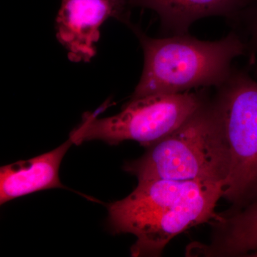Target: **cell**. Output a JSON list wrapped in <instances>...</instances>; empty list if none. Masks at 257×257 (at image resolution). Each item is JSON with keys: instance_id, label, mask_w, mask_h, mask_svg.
Masks as SVG:
<instances>
[{"instance_id": "7", "label": "cell", "mask_w": 257, "mask_h": 257, "mask_svg": "<svg viewBox=\"0 0 257 257\" xmlns=\"http://www.w3.org/2000/svg\"><path fill=\"white\" fill-rule=\"evenodd\" d=\"M208 243H196L188 248L192 254L204 256H257V200L239 210L217 214L211 221Z\"/></svg>"}, {"instance_id": "3", "label": "cell", "mask_w": 257, "mask_h": 257, "mask_svg": "<svg viewBox=\"0 0 257 257\" xmlns=\"http://www.w3.org/2000/svg\"><path fill=\"white\" fill-rule=\"evenodd\" d=\"M229 156L214 99L202 105L170 135L147 147L123 170L138 181L167 179L224 184Z\"/></svg>"}, {"instance_id": "1", "label": "cell", "mask_w": 257, "mask_h": 257, "mask_svg": "<svg viewBox=\"0 0 257 257\" xmlns=\"http://www.w3.org/2000/svg\"><path fill=\"white\" fill-rule=\"evenodd\" d=\"M224 184L209 182L146 179L133 192L108 206L114 234H133V256H158L183 231L215 219Z\"/></svg>"}, {"instance_id": "2", "label": "cell", "mask_w": 257, "mask_h": 257, "mask_svg": "<svg viewBox=\"0 0 257 257\" xmlns=\"http://www.w3.org/2000/svg\"><path fill=\"white\" fill-rule=\"evenodd\" d=\"M130 28L145 56L143 74L131 99L220 87L232 72L233 60L248 50L234 32L217 41H204L188 33L152 38L134 24Z\"/></svg>"}, {"instance_id": "4", "label": "cell", "mask_w": 257, "mask_h": 257, "mask_svg": "<svg viewBox=\"0 0 257 257\" xmlns=\"http://www.w3.org/2000/svg\"><path fill=\"white\" fill-rule=\"evenodd\" d=\"M214 99L229 156L223 197L239 210L257 200V82L233 70Z\"/></svg>"}, {"instance_id": "6", "label": "cell", "mask_w": 257, "mask_h": 257, "mask_svg": "<svg viewBox=\"0 0 257 257\" xmlns=\"http://www.w3.org/2000/svg\"><path fill=\"white\" fill-rule=\"evenodd\" d=\"M128 0H62L56 19L57 38L69 60L89 62L96 55L100 28L114 18L130 28Z\"/></svg>"}, {"instance_id": "8", "label": "cell", "mask_w": 257, "mask_h": 257, "mask_svg": "<svg viewBox=\"0 0 257 257\" xmlns=\"http://www.w3.org/2000/svg\"><path fill=\"white\" fill-rule=\"evenodd\" d=\"M131 8L153 10L162 30L172 35L188 33L189 28L209 17H224L238 22L257 0H128Z\"/></svg>"}, {"instance_id": "9", "label": "cell", "mask_w": 257, "mask_h": 257, "mask_svg": "<svg viewBox=\"0 0 257 257\" xmlns=\"http://www.w3.org/2000/svg\"><path fill=\"white\" fill-rule=\"evenodd\" d=\"M68 140L52 151L0 169V204L40 191L65 188L60 179L61 162L71 146Z\"/></svg>"}, {"instance_id": "5", "label": "cell", "mask_w": 257, "mask_h": 257, "mask_svg": "<svg viewBox=\"0 0 257 257\" xmlns=\"http://www.w3.org/2000/svg\"><path fill=\"white\" fill-rule=\"evenodd\" d=\"M207 96L203 91H188L130 99L114 116L99 119L94 114L86 113L69 138L76 145L92 140L110 145L135 141L147 148L179 127Z\"/></svg>"}, {"instance_id": "10", "label": "cell", "mask_w": 257, "mask_h": 257, "mask_svg": "<svg viewBox=\"0 0 257 257\" xmlns=\"http://www.w3.org/2000/svg\"><path fill=\"white\" fill-rule=\"evenodd\" d=\"M253 20H254V23L257 28V7L254 10V13H253Z\"/></svg>"}]
</instances>
